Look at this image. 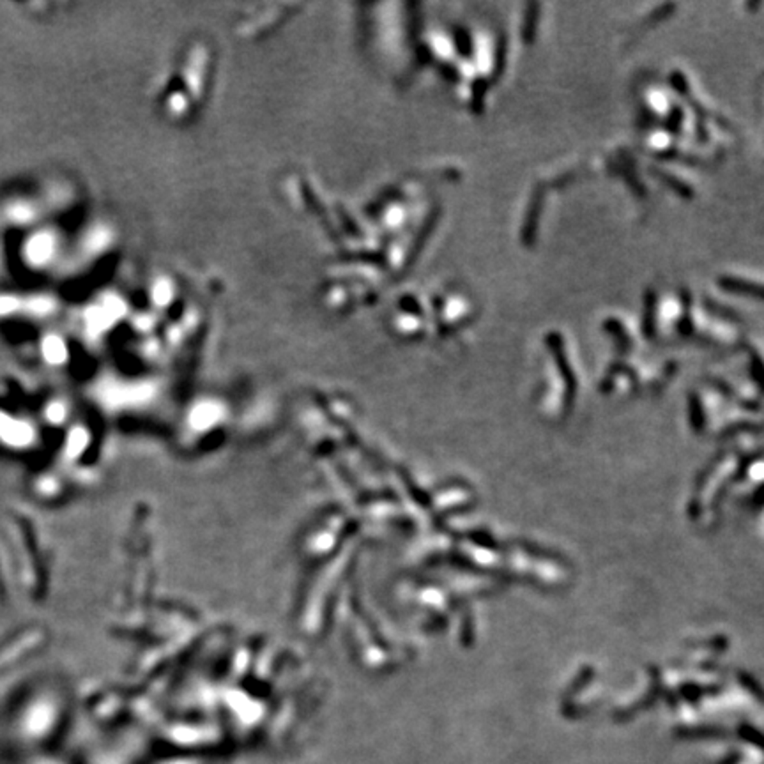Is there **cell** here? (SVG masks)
Instances as JSON below:
<instances>
[{
	"instance_id": "cell-1",
	"label": "cell",
	"mask_w": 764,
	"mask_h": 764,
	"mask_svg": "<svg viewBox=\"0 0 764 764\" xmlns=\"http://www.w3.org/2000/svg\"><path fill=\"white\" fill-rule=\"evenodd\" d=\"M122 310H124V306L119 299H108L105 305L89 313V324L96 325V328H106L121 315Z\"/></svg>"
},
{
	"instance_id": "cell-2",
	"label": "cell",
	"mask_w": 764,
	"mask_h": 764,
	"mask_svg": "<svg viewBox=\"0 0 764 764\" xmlns=\"http://www.w3.org/2000/svg\"><path fill=\"white\" fill-rule=\"evenodd\" d=\"M720 285L722 287H725L727 290H745V292H752L757 294V296H761V289L759 287H752V285H748L745 283V281L741 280H734V278H724V280H720Z\"/></svg>"
},
{
	"instance_id": "cell-3",
	"label": "cell",
	"mask_w": 764,
	"mask_h": 764,
	"mask_svg": "<svg viewBox=\"0 0 764 764\" xmlns=\"http://www.w3.org/2000/svg\"><path fill=\"white\" fill-rule=\"evenodd\" d=\"M154 299L158 303H167L168 299H170L172 296V289H170V285L165 283V281H161V283L156 285V289H154Z\"/></svg>"
}]
</instances>
